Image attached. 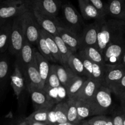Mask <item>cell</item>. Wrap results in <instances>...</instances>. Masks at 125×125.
<instances>
[{"mask_svg":"<svg viewBox=\"0 0 125 125\" xmlns=\"http://www.w3.org/2000/svg\"><path fill=\"white\" fill-rule=\"evenodd\" d=\"M47 124V125H56L57 124L56 117H55V110H54V108H53V107L50 109L49 112Z\"/></svg>","mask_w":125,"mask_h":125,"instance_id":"40","label":"cell"},{"mask_svg":"<svg viewBox=\"0 0 125 125\" xmlns=\"http://www.w3.org/2000/svg\"><path fill=\"white\" fill-rule=\"evenodd\" d=\"M125 37V21L116 19L105 20L98 35L97 48L100 53L110 43Z\"/></svg>","mask_w":125,"mask_h":125,"instance_id":"1","label":"cell"},{"mask_svg":"<svg viewBox=\"0 0 125 125\" xmlns=\"http://www.w3.org/2000/svg\"><path fill=\"white\" fill-rule=\"evenodd\" d=\"M87 122L91 125H113L112 117L105 115H96L87 120Z\"/></svg>","mask_w":125,"mask_h":125,"instance_id":"35","label":"cell"},{"mask_svg":"<svg viewBox=\"0 0 125 125\" xmlns=\"http://www.w3.org/2000/svg\"><path fill=\"white\" fill-rule=\"evenodd\" d=\"M20 15L13 18L9 46V50L11 54L14 55L16 57L22 50L26 40L22 28Z\"/></svg>","mask_w":125,"mask_h":125,"instance_id":"6","label":"cell"},{"mask_svg":"<svg viewBox=\"0 0 125 125\" xmlns=\"http://www.w3.org/2000/svg\"><path fill=\"white\" fill-rule=\"evenodd\" d=\"M16 125H28V124H27L26 123L25 121H23V122H21V123H18V124H17Z\"/></svg>","mask_w":125,"mask_h":125,"instance_id":"49","label":"cell"},{"mask_svg":"<svg viewBox=\"0 0 125 125\" xmlns=\"http://www.w3.org/2000/svg\"><path fill=\"white\" fill-rule=\"evenodd\" d=\"M29 9L24 0H0V19H13Z\"/></svg>","mask_w":125,"mask_h":125,"instance_id":"5","label":"cell"},{"mask_svg":"<svg viewBox=\"0 0 125 125\" xmlns=\"http://www.w3.org/2000/svg\"><path fill=\"white\" fill-rule=\"evenodd\" d=\"M66 65L71 68V70L76 75L86 76V73L83 63L77 52L72 54L70 56Z\"/></svg>","mask_w":125,"mask_h":125,"instance_id":"25","label":"cell"},{"mask_svg":"<svg viewBox=\"0 0 125 125\" xmlns=\"http://www.w3.org/2000/svg\"><path fill=\"white\" fill-rule=\"evenodd\" d=\"M24 1H25L26 3L27 4V5H28V6H29V8H30L31 4V1H32V0H24Z\"/></svg>","mask_w":125,"mask_h":125,"instance_id":"46","label":"cell"},{"mask_svg":"<svg viewBox=\"0 0 125 125\" xmlns=\"http://www.w3.org/2000/svg\"><path fill=\"white\" fill-rule=\"evenodd\" d=\"M11 86L17 98L19 97L26 87L25 79L19 67L15 65L14 70L11 76Z\"/></svg>","mask_w":125,"mask_h":125,"instance_id":"20","label":"cell"},{"mask_svg":"<svg viewBox=\"0 0 125 125\" xmlns=\"http://www.w3.org/2000/svg\"><path fill=\"white\" fill-rule=\"evenodd\" d=\"M87 77L77 75L65 88L69 99L74 100L77 94L80 91Z\"/></svg>","mask_w":125,"mask_h":125,"instance_id":"24","label":"cell"},{"mask_svg":"<svg viewBox=\"0 0 125 125\" xmlns=\"http://www.w3.org/2000/svg\"><path fill=\"white\" fill-rule=\"evenodd\" d=\"M61 84L56 74V70L55 68V65H51L50 66V72L47 77L45 85H44V90L48 93V91L53 89H56L60 86Z\"/></svg>","mask_w":125,"mask_h":125,"instance_id":"30","label":"cell"},{"mask_svg":"<svg viewBox=\"0 0 125 125\" xmlns=\"http://www.w3.org/2000/svg\"><path fill=\"white\" fill-rule=\"evenodd\" d=\"M106 16L125 21V0H109L105 4Z\"/></svg>","mask_w":125,"mask_h":125,"instance_id":"17","label":"cell"},{"mask_svg":"<svg viewBox=\"0 0 125 125\" xmlns=\"http://www.w3.org/2000/svg\"><path fill=\"white\" fill-rule=\"evenodd\" d=\"M13 19H10L0 28V52H4L9 49L11 29Z\"/></svg>","mask_w":125,"mask_h":125,"instance_id":"23","label":"cell"},{"mask_svg":"<svg viewBox=\"0 0 125 125\" xmlns=\"http://www.w3.org/2000/svg\"><path fill=\"white\" fill-rule=\"evenodd\" d=\"M72 125H80V124H79V123H78V124H72Z\"/></svg>","mask_w":125,"mask_h":125,"instance_id":"50","label":"cell"},{"mask_svg":"<svg viewBox=\"0 0 125 125\" xmlns=\"http://www.w3.org/2000/svg\"><path fill=\"white\" fill-rule=\"evenodd\" d=\"M22 28L25 39L33 45H36L40 36L41 28L38 24L33 10L31 9L20 15Z\"/></svg>","mask_w":125,"mask_h":125,"instance_id":"3","label":"cell"},{"mask_svg":"<svg viewBox=\"0 0 125 125\" xmlns=\"http://www.w3.org/2000/svg\"><path fill=\"white\" fill-rule=\"evenodd\" d=\"M123 125H125V109H123Z\"/></svg>","mask_w":125,"mask_h":125,"instance_id":"47","label":"cell"},{"mask_svg":"<svg viewBox=\"0 0 125 125\" xmlns=\"http://www.w3.org/2000/svg\"><path fill=\"white\" fill-rule=\"evenodd\" d=\"M33 103L36 109L52 108L54 104L48 93L44 89H34L29 91Z\"/></svg>","mask_w":125,"mask_h":125,"instance_id":"16","label":"cell"},{"mask_svg":"<svg viewBox=\"0 0 125 125\" xmlns=\"http://www.w3.org/2000/svg\"><path fill=\"white\" fill-rule=\"evenodd\" d=\"M55 68L60 84L64 88H66L71 81L77 76L66 64H56L55 65Z\"/></svg>","mask_w":125,"mask_h":125,"instance_id":"21","label":"cell"},{"mask_svg":"<svg viewBox=\"0 0 125 125\" xmlns=\"http://www.w3.org/2000/svg\"><path fill=\"white\" fill-rule=\"evenodd\" d=\"M89 2L101 13L104 17H106L105 13V4L103 3L101 0H88Z\"/></svg>","mask_w":125,"mask_h":125,"instance_id":"38","label":"cell"},{"mask_svg":"<svg viewBox=\"0 0 125 125\" xmlns=\"http://www.w3.org/2000/svg\"><path fill=\"white\" fill-rule=\"evenodd\" d=\"M61 7L60 0H34L30 9L44 15L57 18Z\"/></svg>","mask_w":125,"mask_h":125,"instance_id":"8","label":"cell"},{"mask_svg":"<svg viewBox=\"0 0 125 125\" xmlns=\"http://www.w3.org/2000/svg\"><path fill=\"white\" fill-rule=\"evenodd\" d=\"M89 102L93 107L94 116L105 115L109 112L112 106V92L105 85H101Z\"/></svg>","mask_w":125,"mask_h":125,"instance_id":"2","label":"cell"},{"mask_svg":"<svg viewBox=\"0 0 125 125\" xmlns=\"http://www.w3.org/2000/svg\"><path fill=\"white\" fill-rule=\"evenodd\" d=\"M31 2H32V1H31Z\"/></svg>","mask_w":125,"mask_h":125,"instance_id":"52","label":"cell"},{"mask_svg":"<svg viewBox=\"0 0 125 125\" xmlns=\"http://www.w3.org/2000/svg\"><path fill=\"white\" fill-rule=\"evenodd\" d=\"M61 9L65 23L69 26L67 28L76 32L77 29H79L78 28L83 24L82 15L70 3H66L61 6Z\"/></svg>","mask_w":125,"mask_h":125,"instance_id":"10","label":"cell"},{"mask_svg":"<svg viewBox=\"0 0 125 125\" xmlns=\"http://www.w3.org/2000/svg\"><path fill=\"white\" fill-rule=\"evenodd\" d=\"M66 103L67 104V122L72 124H78L80 122L78 120L75 101L68 98V100L66 101Z\"/></svg>","mask_w":125,"mask_h":125,"instance_id":"32","label":"cell"},{"mask_svg":"<svg viewBox=\"0 0 125 125\" xmlns=\"http://www.w3.org/2000/svg\"><path fill=\"white\" fill-rule=\"evenodd\" d=\"M50 109H36L31 114L27 117L25 120L47 123L48 120V115H49V112Z\"/></svg>","mask_w":125,"mask_h":125,"instance_id":"34","label":"cell"},{"mask_svg":"<svg viewBox=\"0 0 125 125\" xmlns=\"http://www.w3.org/2000/svg\"><path fill=\"white\" fill-rule=\"evenodd\" d=\"M33 12L42 29L53 36L58 35V29L61 26V21L59 20L57 18H52L44 15L35 10H33Z\"/></svg>","mask_w":125,"mask_h":125,"instance_id":"14","label":"cell"},{"mask_svg":"<svg viewBox=\"0 0 125 125\" xmlns=\"http://www.w3.org/2000/svg\"><path fill=\"white\" fill-rule=\"evenodd\" d=\"M25 122L27 123L28 125H47V124L43 122H34V121L27 120H24Z\"/></svg>","mask_w":125,"mask_h":125,"instance_id":"41","label":"cell"},{"mask_svg":"<svg viewBox=\"0 0 125 125\" xmlns=\"http://www.w3.org/2000/svg\"><path fill=\"white\" fill-rule=\"evenodd\" d=\"M111 117L113 125H123V115L121 107L114 112Z\"/></svg>","mask_w":125,"mask_h":125,"instance_id":"37","label":"cell"},{"mask_svg":"<svg viewBox=\"0 0 125 125\" xmlns=\"http://www.w3.org/2000/svg\"><path fill=\"white\" fill-rule=\"evenodd\" d=\"M9 65L5 59L0 60V80L4 79L8 73Z\"/></svg>","mask_w":125,"mask_h":125,"instance_id":"39","label":"cell"},{"mask_svg":"<svg viewBox=\"0 0 125 125\" xmlns=\"http://www.w3.org/2000/svg\"><path fill=\"white\" fill-rule=\"evenodd\" d=\"M37 46H38L39 52H40V54L45 59L47 60L49 62H56L55 60L54 59L53 57L51 55L47 45L46 42H45V39L44 36L42 34L41 32H40V36H39V39L38 40V42L36 43Z\"/></svg>","mask_w":125,"mask_h":125,"instance_id":"31","label":"cell"},{"mask_svg":"<svg viewBox=\"0 0 125 125\" xmlns=\"http://www.w3.org/2000/svg\"><path fill=\"white\" fill-rule=\"evenodd\" d=\"M121 65L123 66L125 68V54H124L123 57V59H122V61H121Z\"/></svg>","mask_w":125,"mask_h":125,"instance_id":"44","label":"cell"},{"mask_svg":"<svg viewBox=\"0 0 125 125\" xmlns=\"http://www.w3.org/2000/svg\"><path fill=\"white\" fill-rule=\"evenodd\" d=\"M125 74V68L121 65L115 66L107 65L104 74V85L112 92Z\"/></svg>","mask_w":125,"mask_h":125,"instance_id":"13","label":"cell"},{"mask_svg":"<svg viewBox=\"0 0 125 125\" xmlns=\"http://www.w3.org/2000/svg\"><path fill=\"white\" fill-rule=\"evenodd\" d=\"M54 110L57 123H62L67 122V103L60 102L54 107Z\"/></svg>","mask_w":125,"mask_h":125,"instance_id":"33","label":"cell"},{"mask_svg":"<svg viewBox=\"0 0 125 125\" xmlns=\"http://www.w3.org/2000/svg\"><path fill=\"white\" fill-rule=\"evenodd\" d=\"M80 125H91L89 124L87 121H84V122H82V123H80Z\"/></svg>","mask_w":125,"mask_h":125,"instance_id":"48","label":"cell"},{"mask_svg":"<svg viewBox=\"0 0 125 125\" xmlns=\"http://www.w3.org/2000/svg\"><path fill=\"white\" fill-rule=\"evenodd\" d=\"M80 51L88 59H89L91 62L98 63L101 66L106 65L104 62L102 54L100 53V51L96 47L88 46V47L83 48Z\"/></svg>","mask_w":125,"mask_h":125,"instance_id":"27","label":"cell"},{"mask_svg":"<svg viewBox=\"0 0 125 125\" xmlns=\"http://www.w3.org/2000/svg\"><path fill=\"white\" fill-rule=\"evenodd\" d=\"M78 120L80 122L89 117L94 116L93 107L89 101H75Z\"/></svg>","mask_w":125,"mask_h":125,"instance_id":"28","label":"cell"},{"mask_svg":"<svg viewBox=\"0 0 125 125\" xmlns=\"http://www.w3.org/2000/svg\"><path fill=\"white\" fill-rule=\"evenodd\" d=\"M58 35L73 53L81 50L80 37L73 31L64 26L61 21V26L58 29Z\"/></svg>","mask_w":125,"mask_h":125,"instance_id":"12","label":"cell"},{"mask_svg":"<svg viewBox=\"0 0 125 125\" xmlns=\"http://www.w3.org/2000/svg\"><path fill=\"white\" fill-rule=\"evenodd\" d=\"M78 6L82 17L85 20H94L95 21L102 20L105 17L89 2L88 0H78Z\"/></svg>","mask_w":125,"mask_h":125,"instance_id":"19","label":"cell"},{"mask_svg":"<svg viewBox=\"0 0 125 125\" xmlns=\"http://www.w3.org/2000/svg\"><path fill=\"white\" fill-rule=\"evenodd\" d=\"M77 54L83 62L87 78L96 81L104 85V74L107 65L101 66L91 62L80 51H78Z\"/></svg>","mask_w":125,"mask_h":125,"instance_id":"7","label":"cell"},{"mask_svg":"<svg viewBox=\"0 0 125 125\" xmlns=\"http://www.w3.org/2000/svg\"><path fill=\"white\" fill-rule=\"evenodd\" d=\"M105 20L94 21L93 23L88 24L84 28L82 34L80 35L82 47L81 50L83 48L88 46H94L97 48L98 32Z\"/></svg>","mask_w":125,"mask_h":125,"instance_id":"9","label":"cell"},{"mask_svg":"<svg viewBox=\"0 0 125 125\" xmlns=\"http://www.w3.org/2000/svg\"><path fill=\"white\" fill-rule=\"evenodd\" d=\"M23 74L25 79L26 87L28 92L34 89H44V84L38 71L35 57L31 63L26 68Z\"/></svg>","mask_w":125,"mask_h":125,"instance_id":"11","label":"cell"},{"mask_svg":"<svg viewBox=\"0 0 125 125\" xmlns=\"http://www.w3.org/2000/svg\"><path fill=\"white\" fill-rule=\"evenodd\" d=\"M53 37L54 40L57 45L60 55H61V65L67 64V61H68L70 56L73 54V52L69 48L68 46L64 43V42L62 41V39L58 35Z\"/></svg>","mask_w":125,"mask_h":125,"instance_id":"29","label":"cell"},{"mask_svg":"<svg viewBox=\"0 0 125 125\" xmlns=\"http://www.w3.org/2000/svg\"><path fill=\"white\" fill-rule=\"evenodd\" d=\"M72 123H69V122H65V123H57L56 125H72Z\"/></svg>","mask_w":125,"mask_h":125,"instance_id":"45","label":"cell"},{"mask_svg":"<svg viewBox=\"0 0 125 125\" xmlns=\"http://www.w3.org/2000/svg\"><path fill=\"white\" fill-rule=\"evenodd\" d=\"M34 57H35V61L36 62L37 67H38V71L40 74V78H41L43 84L45 85V81H46L47 77L49 76V72H50V66L49 61L45 59L38 51H37L35 48L34 51Z\"/></svg>","mask_w":125,"mask_h":125,"instance_id":"22","label":"cell"},{"mask_svg":"<svg viewBox=\"0 0 125 125\" xmlns=\"http://www.w3.org/2000/svg\"><path fill=\"white\" fill-rule=\"evenodd\" d=\"M33 1H34V0H32V2H33ZM32 2H31V3H32Z\"/></svg>","mask_w":125,"mask_h":125,"instance_id":"51","label":"cell"},{"mask_svg":"<svg viewBox=\"0 0 125 125\" xmlns=\"http://www.w3.org/2000/svg\"><path fill=\"white\" fill-rule=\"evenodd\" d=\"M8 20H2V19H0V28H1V27L2 26L4 25V24H5V23H6V21Z\"/></svg>","mask_w":125,"mask_h":125,"instance_id":"43","label":"cell"},{"mask_svg":"<svg viewBox=\"0 0 125 125\" xmlns=\"http://www.w3.org/2000/svg\"><path fill=\"white\" fill-rule=\"evenodd\" d=\"M112 92L113 93L119 98L125 92V74L118 83Z\"/></svg>","mask_w":125,"mask_h":125,"instance_id":"36","label":"cell"},{"mask_svg":"<svg viewBox=\"0 0 125 125\" xmlns=\"http://www.w3.org/2000/svg\"><path fill=\"white\" fill-rule=\"evenodd\" d=\"M34 51L35 48L33 47V45L25 40L22 50L17 56L15 63V65L19 67L22 73H24L27 67L31 64L34 60Z\"/></svg>","mask_w":125,"mask_h":125,"instance_id":"15","label":"cell"},{"mask_svg":"<svg viewBox=\"0 0 125 125\" xmlns=\"http://www.w3.org/2000/svg\"><path fill=\"white\" fill-rule=\"evenodd\" d=\"M101 85V84L96 81L87 78L83 84L80 91L77 94L74 100L90 101L93 99L94 95H95L98 88Z\"/></svg>","mask_w":125,"mask_h":125,"instance_id":"18","label":"cell"},{"mask_svg":"<svg viewBox=\"0 0 125 125\" xmlns=\"http://www.w3.org/2000/svg\"><path fill=\"white\" fill-rule=\"evenodd\" d=\"M40 32L42 33V34L44 36L47 45L51 55L53 57L54 59L55 60L56 63H59L61 65V55H60L58 48L57 45H56V42L54 40L53 35H51V34L47 32H45V31L42 29L40 30Z\"/></svg>","mask_w":125,"mask_h":125,"instance_id":"26","label":"cell"},{"mask_svg":"<svg viewBox=\"0 0 125 125\" xmlns=\"http://www.w3.org/2000/svg\"><path fill=\"white\" fill-rule=\"evenodd\" d=\"M119 99L121 101V107L123 109L125 110V92L121 95V96Z\"/></svg>","mask_w":125,"mask_h":125,"instance_id":"42","label":"cell"},{"mask_svg":"<svg viewBox=\"0 0 125 125\" xmlns=\"http://www.w3.org/2000/svg\"><path fill=\"white\" fill-rule=\"evenodd\" d=\"M125 52V37L110 43L103 51L102 57L106 65L115 66L121 64Z\"/></svg>","mask_w":125,"mask_h":125,"instance_id":"4","label":"cell"}]
</instances>
